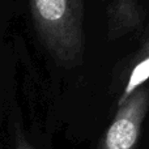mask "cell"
<instances>
[{
  "label": "cell",
  "instance_id": "6da1fadb",
  "mask_svg": "<svg viewBox=\"0 0 149 149\" xmlns=\"http://www.w3.org/2000/svg\"><path fill=\"white\" fill-rule=\"evenodd\" d=\"M36 31L59 64L71 67L82 58V0H29Z\"/></svg>",
  "mask_w": 149,
  "mask_h": 149
},
{
  "label": "cell",
  "instance_id": "7a4b0ae2",
  "mask_svg": "<svg viewBox=\"0 0 149 149\" xmlns=\"http://www.w3.org/2000/svg\"><path fill=\"white\" fill-rule=\"evenodd\" d=\"M149 106V90L137 89L119 105L113 123L103 139L102 149H135Z\"/></svg>",
  "mask_w": 149,
  "mask_h": 149
},
{
  "label": "cell",
  "instance_id": "3957f363",
  "mask_svg": "<svg viewBox=\"0 0 149 149\" xmlns=\"http://www.w3.org/2000/svg\"><path fill=\"white\" fill-rule=\"evenodd\" d=\"M140 12L134 0H115L113 7V29L126 30L140 22Z\"/></svg>",
  "mask_w": 149,
  "mask_h": 149
},
{
  "label": "cell",
  "instance_id": "277c9868",
  "mask_svg": "<svg viewBox=\"0 0 149 149\" xmlns=\"http://www.w3.org/2000/svg\"><path fill=\"white\" fill-rule=\"evenodd\" d=\"M148 79H149V56L141 59L136 64V67L132 70L131 76L128 79V82H127L126 88H124L123 93H122L120 98H119L118 106L122 105L123 102H126Z\"/></svg>",
  "mask_w": 149,
  "mask_h": 149
},
{
  "label": "cell",
  "instance_id": "5b68a950",
  "mask_svg": "<svg viewBox=\"0 0 149 149\" xmlns=\"http://www.w3.org/2000/svg\"><path fill=\"white\" fill-rule=\"evenodd\" d=\"M15 145H16L15 149H36L30 143H28V140H26L21 134H17V136H16Z\"/></svg>",
  "mask_w": 149,
  "mask_h": 149
},
{
  "label": "cell",
  "instance_id": "8992f818",
  "mask_svg": "<svg viewBox=\"0 0 149 149\" xmlns=\"http://www.w3.org/2000/svg\"><path fill=\"white\" fill-rule=\"evenodd\" d=\"M137 56H139V59L141 60V59H144V58H147L149 56V39L147 42H145V45L140 49V51H139V54H137Z\"/></svg>",
  "mask_w": 149,
  "mask_h": 149
}]
</instances>
